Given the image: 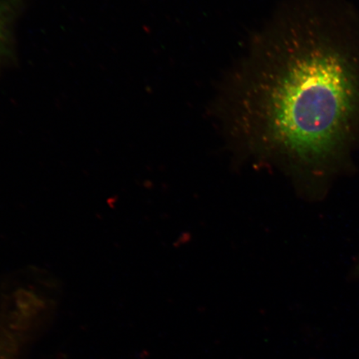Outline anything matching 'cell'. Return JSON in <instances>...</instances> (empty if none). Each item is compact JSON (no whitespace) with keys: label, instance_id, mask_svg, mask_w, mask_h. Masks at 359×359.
<instances>
[{"label":"cell","instance_id":"obj_1","mask_svg":"<svg viewBox=\"0 0 359 359\" xmlns=\"http://www.w3.org/2000/svg\"><path fill=\"white\" fill-rule=\"evenodd\" d=\"M238 122L292 168L323 181L359 144V15L326 1L297 7L245 71Z\"/></svg>","mask_w":359,"mask_h":359},{"label":"cell","instance_id":"obj_2","mask_svg":"<svg viewBox=\"0 0 359 359\" xmlns=\"http://www.w3.org/2000/svg\"><path fill=\"white\" fill-rule=\"evenodd\" d=\"M4 12L3 8L0 6V47H1L2 43L4 41Z\"/></svg>","mask_w":359,"mask_h":359},{"label":"cell","instance_id":"obj_3","mask_svg":"<svg viewBox=\"0 0 359 359\" xmlns=\"http://www.w3.org/2000/svg\"><path fill=\"white\" fill-rule=\"evenodd\" d=\"M354 273H355L356 275L359 276V262L357 264L355 271H354Z\"/></svg>","mask_w":359,"mask_h":359}]
</instances>
